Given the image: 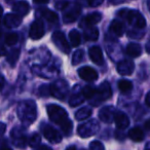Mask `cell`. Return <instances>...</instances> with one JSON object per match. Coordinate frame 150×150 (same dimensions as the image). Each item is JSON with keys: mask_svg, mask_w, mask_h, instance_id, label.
Returning <instances> with one entry per match:
<instances>
[{"mask_svg": "<svg viewBox=\"0 0 150 150\" xmlns=\"http://www.w3.org/2000/svg\"><path fill=\"white\" fill-rule=\"evenodd\" d=\"M18 116L22 123L25 125H30L35 121L37 117V106L36 103L32 100L22 101L18 105Z\"/></svg>", "mask_w": 150, "mask_h": 150, "instance_id": "obj_1", "label": "cell"}, {"mask_svg": "<svg viewBox=\"0 0 150 150\" xmlns=\"http://www.w3.org/2000/svg\"><path fill=\"white\" fill-rule=\"evenodd\" d=\"M118 16L122 19L127 20L132 26L142 29L146 27V20L138 11H132V9H121L118 11Z\"/></svg>", "mask_w": 150, "mask_h": 150, "instance_id": "obj_2", "label": "cell"}, {"mask_svg": "<svg viewBox=\"0 0 150 150\" xmlns=\"http://www.w3.org/2000/svg\"><path fill=\"white\" fill-rule=\"evenodd\" d=\"M46 111H47L48 117H50V120L56 123V125H59L60 127L64 125L69 119L66 110L64 108H62L61 106H59V105L56 104L47 105Z\"/></svg>", "mask_w": 150, "mask_h": 150, "instance_id": "obj_3", "label": "cell"}, {"mask_svg": "<svg viewBox=\"0 0 150 150\" xmlns=\"http://www.w3.org/2000/svg\"><path fill=\"white\" fill-rule=\"evenodd\" d=\"M111 96H112V90H111L110 84L109 82L104 81L98 88H96V93L92 100H90V103L93 106H98L102 102L110 99Z\"/></svg>", "mask_w": 150, "mask_h": 150, "instance_id": "obj_4", "label": "cell"}, {"mask_svg": "<svg viewBox=\"0 0 150 150\" xmlns=\"http://www.w3.org/2000/svg\"><path fill=\"white\" fill-rule=\"evenodd\" d=\"M100 129V125L96 119H91L78 127L77 133L81 138H90L96 135Z\"/></svg>", "mask_w": 150, "mask_h": 150, "instance_id": "obj_5", "label": "cell"}, {"mask_svg": "<svg viewBox=\"0 0 150 150\" xmlns=\"http://www.w3.org/2000/svg\"><path fill=\"white\" fill-rule=\"evenodd\" d=\"M69 86L64 79H59L54 81L52 86H50V96L59 99V100H65L68 95Z\"/></svg>", "mask_w": 150, "mask_h": 150, "instance_id": "obj_6", "label": "cell"}, {"mask_svg": "<svg viewBox=\"0 0 150 150\" xmlns=\"http://www.w3.org/2000/svg\"><path fill=\"white\" fill-rule=\"evenodd\" d=\"M11 138L13 141V145L18 148H25L28 143V138L27 134H26V129L21 127H16L13 129L11 133Z\"/></svg>", "mask_w": 150, "mask_h": 150, "instance_id": "obj_7", "label": "cell"}, {"mask_svg": "<svg viewBox=\"0 0 150 150\" xmlns=\"http://www.w3.org/2000/svg\"><path fill=\"white\" fill-rule=\"evenodd\" d=\"M52 41H54V45L62 52H64V54H69L70 52V45H69L68 40H67L66 36L64 35L63 32H54V34H52Z\"/></svg>", "mask_w": 150, "mask_h": 150, "instance_id": "obj_8", "label": "cell"}, {"mask_svg": "<svg viewBox=\"0 0 150 150\" xmlns=\"http://www.w3.org/2000/svg\"><path fill=\"white\" fill-rule=\"evenodd\" d=\"M41 129H42V133H43L44 138L48 142H50V143L58 144L62 141V136H61V134L54 127H50L48 125H42Z\"/></svg>", "mask_w": 150, "mask_h": 150, "instance_id": "obj_9", "label": "cell"}, {"mask_svg": "<svg viewBox=\"0 0 150 150\" xmlns=\"http://www.w3.org/2000/svg\"><path fill=\"white\" fill-rule=\"evenodd\" d=\"M44 35V26L40 20L33 22L30 27V32L29 36L31 39L33 40H39L40 38H42Z\"/></svg>", "mask_w": 150, "mask_h": 150, "instance_id": "obj_10", "label": "cell"}, {"mask_svg": "<svg viewBox=\"0 0 150 150\" xmlns=\"http://www.w3.org/2000/svg\"><path fill=\"white\" fill-rule=\"evenodd\" d=\"M78 75L81 79L86 81H95L98 79V73L92 67L84 66L78 69Z\"/></svg>", "mask_w": 150, "mask_h": 150, "instance_id": "obj_11", "label": "cell"}, {"mask_svg": "<svg viewBox=\"0 0 150 150\" xmlns=\"http://www.w3.org/2000/svg\"><path fill=\"white\" fill-rule=\"evenodd\" d=\"M102 19V15L100 13H93L88 15L86 17H84L83 19L80 21L79 26L81 28H88L93 27V25L99 23Z\"/></svg>", "mask_w": 150, "mask_h": 150, "instance_id": "obj_12", "label": "cell"}, {"mask_svg": "<svg viewBox=\"0 0 150 150\" xmlns=\"http://www.w3.org/2000/svg\"><path fill=\"white\" fill-rule=\"evenodd\" d=\"M80 13H81L80 6L78 5L71 6L70 8L65 11L64 16H63V21L65 23H72V22L76 21V19L80 16Z\"/></svg>", "mask_w": 150, "mask_h": 150, "instance_id": "obj_13", "label": "cell"}, {"mask_svg": "<svg viewBox=\"0 0 150 150\" xmlns=\"http://www.w3.org/2000/svg\"><path fill=\"white\" fill-rule=\"evenodd\" d=\"M115 109L112 106H105L99 112V118L105 123H110L113 121L115 114Z\"/></svg>", "mask_w": 150, "mask_h": 150, "instance_id": "obj_14", "label": "cell"}, {"mask_svg": "<svg viewBox=\"0 0 150 150\" xmlns=\"http://www.w3.org/2000/svg\"><path fill=\"white\" fill-rule=\"evenodd\" d=\"M134 69H135V64L129 60H122L117 65V71L119 74L123 76L131 75L134 72Z\"/></svg>", "mask_w": 150, "mask_h": 150, "instance_id": "obj_15", "label": "cell"}, {"mask_svg": "<svg viewBox=\"0 0 150 150\" xmlns=\"http://www.w3.org/2000/svg\"><path fill=\"white\" fill-rule=\"evenodd\" d=\"M36 16L38 18H42V19L46 20L47 22L52 24H54L58 22L59 18H58V15L54 11H52L50 9H47V8H44V7H41V8L37 9L36 11Z\"/></svg>", "mask_w": 150, "mask_h": 150, "instance_id": "obj_16", "label": "cell"}, {"mask_svg": "<svg viewBox=\"0 0 150 150\" xmlns=\"http://www.w3.org/2000/svg\"><path fill=\"white\" fill-rule=\"evenodd\" d=\"M113 120H114L115 125H116V127H118L119 129H127L129 125V117H127V115L125 114L123 112H121V111H116V112H115Z\"/></svg>", "mask_w": 150, "mask_h": 150, "instance_id": "obj_17", "label": "cell"}, {"mask_svg": "<svg viewBox=\"0 0 150 150\" xmlns=\"http://www.w3.org/2000/svg\"><path fill=\"white\" fill-rule=\"evenodd\" d=\"M3 23L8 28H17L22 24V18L16 13H7L3 18Z\"/></svg>", "mask_w": 150, "mask_h": 150, "instance_id": "obj_18", "label": "cell"}, {"mask_svg": "<svg viewBox=\"0 0 150 150\" xmlns=\"http://www.w3.org/2000/svg\"><path fill=\"white\" fill-rule=\"evenodd\" d=\"M88 54L90 58L95 64L97 65H102L104 63V58H103V52L99 46H92L88 50Z\"/></svg>", "mask_w": 150, "mask_h": 150, "instance_id": "obj_19", "label": "cell"}, {"mask_svg": "<svg viewBox=\"0 0 150 150\" xmlns=\"http://www.w3.org/2000/svg\"><path fill=\"white\" fill-rule=\"evenodd\" d=\"M13 11L16 15L20 16L22 18L30 11V5L27 1H18L13 4Z\"/></svg>", "mask_w": 150, "mask_h": 150, "instance_id": "obj_20", "label": "cell"}, {"mask_svg": "<svg viewBox=\"0 0 150 150\" xmlns=\"http://www.w3.org/2000/svg\"><path fill=\"white\" fill-rule=\"evenodd\" d=\"M129 138L131 140H133L134 142H141L144 140V132L142 131V129L140 127H133L129 131Z\"/></svg>", "mask_w": 150, "mask_h": 150, "instance_id": "obj_21", "label": "cell"}, {"mask_svg": "<svg viewBox=\"0 0 150 150\" xmlns=\"http://www.w3.org/2000/svg\"><path fill=\"white\" fill-rule=\"evenodd\" d=\"M83 37L86 41H96L99 38V30L95 27H88L83 32Z\"/></svg>", "mask_w": 150, "mask_h": 150, "instance_id": "obj_22", "label": "cell"}, {"mask_svg": "<svg viewBox=\"0 0 150 150\" xmlns=\"http://www.w3.org/2000/svg\"><path fill=\"white\" fill-rule=\"evenodd\" d=\"M142 48L138 43H129L127 46V54L133 58H137L141 54Z\"/></svg>", "mask_w": 150, "mask_h": 150, "instance_id": "obj_23", "label": "cell"}, {"mask_svg": "<svg viewBox=\"0 0 150 150\" xmlns=\"http://www.w3.org/2000/svg\"><path fill=\"white\" fill-rule=\"evenodd\" d=\"M92 112L93 111L90 107H82L79 110L76 111V113H75V118L79 121L84 120V119L88 118V117L92 115Z\"/></svg>", "mask_w": 150, "mask_h": 150, "instance_id": "obj_24", "label": "cell"}, {"mask_svg": "<svg viewBox=\"0 0 150 150\" xmlns=\"http://www.w3.org/2000/svg\"><path fill=\"white\" fill-rule=\"evenodd\" d=\"M84 97L82 95V93H74V94L71 96L70 100H69V104L71 107H76L79 106L80 104L84 102Z\"/></svg>", "mask_w": 150, "mask_h": 150, "instance_id": "obj_25", "label": "cell"}, {"mask_svg": "<svg viewBox=\"0 0 150 150\" xmlns=\"http://www.w3.org/2000/svg\"><path fill=\"white\" fill-rule=\"evenodd\" d=\"M110 31L116 36H122L123 35V25L119 21H112L110 25Z\"/></svg>", "mask_w": 150, "mask_h": 150, "instance_id": "obj_26", "label": "cell"}, {"mask_svg": "<svg viewBox=\"0 0 150 150\" xmlns=\"http://www.w3.org/2000/svg\"><path fill=\"white\" fill-rule=\"evenodd\" d=\"M19 57H20V50L19 48H13V50L7 54L6 61L11 66H15L16 63L19 60Z\"/></svg>", "mask_w": 150, "mask_h": 150, "instance_id": "obj_27", "label": "cell"}, {"mask_svg": "<svg viewBox=\"0 0 150 150\" xmlns=\"http://www.w3.org/2000/svg\"><path fill=\"white\" fill-rule=\"evenodd\" d=\"M118 88L121 93L127 94V93L132 92V90H133V83H132L129 80L121 79V80H119V82H118Z\"/></svg>", "mask_w": 150, "mask_h": 150, "instance_id": "obj_28", "label": "cell"}, {"mask_svg": "<svg viewBox=\"0 0 150 150\" xmlns=\"http://www.w3.org/2000/svg\"><path fill=\"white\" fill-rule=\"evenodd\" d=\"M69 39L73 46H78L81 42V35L77 30H71L69 33Z\"/></svg>", "mask_w": 150, "mask_h": 150, "instance_id": "obj_29", "label": "cell"}, {"mask_svg": "<svg viewBox=\"0 0 150 150\" xmlns=\"http://www.w3.org/2000/svg\"><path fill=\"white\" fill-rule=\"evenodd\" d=\"M40 142H41V137H40L37 133H33L28 138V144H29V146L32 148H35V147H37V146H39Z\"/></svg>", "mask_w": 150, "mask_h": 150, "instance_id": "obj_30", "label": "cell"}, {"mask_svg": "<svg viewBox=\"0 0 150 150\" xmlns=\"http://www.w3.org/2000/svg\"><path fill=\"white\" fill-rule=\"evenodd\" d=\"M82 95H83L84 99L86 100H92L93 97H94L95 93H96V88L95 86H88L82 90Z\"/></svg>", "mask_w": 150, "mask_h": 150, "instance_id": "obj_31", "label": "cell"}, {"mask_svg": "<svg viewBox=\"0 0 150 150\" xmlns=\"http://www.w3.org/2000/svg\"><path fill=\"white\" fill-rule=\"evenodd\" d=\"M83 57H84L83 50H76V52H74V54H73V57H72V64L73 65H77V64H79V63H81L82 60H83Z\"/></svg>", "mask_w": 150, "mask_h": 150, "instance_id": "obj_32", "label": "cell"}, {"mask_svg": "<svg viewBox=\"0 0 150 150\" xmlns=\"http://www.w3.org/2000/svg\"><path fill=\"white\" fill-rule=\"evenodd\" d=\"M61 129L63 131L64 135L70 136L71 134H72V129H73V123H72V121H71L70 119H68V120H67L66 122L64 123V125H61Z\"/></svg>", "mask_w": 150, "mask_h": 150, "instance_id": "obj_33", "label": "cell"}, {"mask_svg": "<svg viewBox=\"0 0 150 150\" xmlns=\"http://www.w3.org/2000/svg\"><path fill=\"white\" fill-rule=\"evenodd\" d=\"M18 41H19V36L17 33H9L5 37V42L8 45H15L18 43Z\"/></svg>", "mask_w": 150, "mask_h": 150, "instance_id": "obj_34", "label": "cell"}, {"mask_svg": "<svg viewBox=\"0 0 150 150\" xmlns=\"http://www.w3.org/2000/svg\"><path fill=\"white\" fill-rule=\"evenodd\" d=\"M90 150H105V147L102 142L100 141H93L90 144Z\"/></svg>", "mask_w": 150, "mask_h": 150, "instance_id": "obj_35", "label": "cell"}, {"mask_svg": "<svg viewBox=\"0 0 150 150\" xmlns=\"http://www.w3.org/2000/svg\"><path fill=\"white\" fill-rule=\"evenodd\" d=\"M39 94L41 96H50V86H46V84H43V86H40L39 88Z\"/></svg>", "mask_w": 150, "mask_h": 150, "instance_id": "obj_36", "label": "cell"}, {"mask_svg": "<svg viewBox=\"0 0 150 150\" xmlns=\"http://www.w3.org/2000/svg\"><path fill=\"white\" fill-rule=\"evenodd\" d=\"M103 1H104V0H88V3L90 6L97 7V6H99V5L102 4Z\"/></svg>", "mask_w": 150, "mask_h": 150, "instance_id": "obj_37", "label": "cell"}, {"mask_svg": "<svg viewBox=\"0 0 150 150\" xmlns=\"http://www.w3.org/2000/svg\"><path fill=\"white\" fill-rule=\"evenodd\" d=\"M68 5H69L68 1H65V0H63V1H60L59 3H57V8L64 9L65 7H68Z\"/></svg>", "mask_w": 150, "mask_h": 150, "instance_id": "obj_38", "label": "cell"}, {"mask_svg": "<svg viewBox=\"0 0 150 150\" xmlns=\"http://www.w3.org/2000/svg\"><path fill=\"white\" fill-rule=\"evenodd\" d=\"M6 131V125L3 122H0V135H3Z\"/></svg>", "mask_w": 150, "mask_h": 150, "instance_id": "obj_39", "label": "cell"}, {"mask_svg": "<svg viewBox=\"0 0 150 150\" xmlns=\"http://www.w3.org/2000/svg\"><path fill=\"white\" fill-rule=\"evenodd\" d=\"M5 54H6V50H5L4 45L2 43H0V57L4 56Z\"/></svg>", "mask_w": 150, "mask_h": 150, "instance_id": "obj_40", "label": "cell"}, {"mask_svg": "<svg viewBox=\"0 0 150 150\" xmlns=\"http://www.w3.org/2000/svg\"><path fill=\"white\" fill-rule=\"evenodd\" d=\"M4 84H5V79H4V77L3 76H1L0 75V91L2 90L3 88V86H4Z\"/></svg>", "mask_w": 150, "mask_h": 150, "instance_id": "obj_41", "label": "cell"}, {"mask_svg": "<svg viewBox=\"0 0 150 150\" xmlns=\"http://www.w3.org/2000/svg\"><path fill=\"white\" fill-rule=\"evenodd\" d=\"M34 3H37V4H45V3L50 2V0H33Z\"/></svg>", "mask_w": 150, "mask_h": 150, "instance_id": "obj_42", "label": "cell"}, {"mask_svg": "<svg viewBox=\"0 0 150 150\" xmlns=\"http://www.w3.org/2000/svg\"><path fill=\"white\" fill-rule=\"evenodd\" d=\"M36 150H52V149L50 147H48V146H46V145H42V146H39V147H38Z\"/></svg>", "mask_w": 150, "mask_h": 150, "instance_id": "obj_43", "label": "cell"}, {"mask_svg": "<svg viewBox=\"0 0 150 150\" xmlns=\"http://www.w3.org/2000/svg\"><path fill=\"white\" fill-rule=\"evenodd\" d=\"M149 97H150V93H147L145 97V103H146V106L149 107L150 106V103H149Z\"/></svg>", "mask_w": 150, "mask_h": 150, "instance_id": "obj_44", "label": "cell"}, {"mask_svg": "<svg viewBox=\"0 0 150 150\" xmlns=\"http://www.w3.org/2000/svg\"><path fill=\"white\" fill-rule=\"evenodd\" d=\"M66 150H77V149H76V147H75L74 145H71V146H69L68 148H66Z\"/></svg>", "mask_w": 150, "mask_h": 150, "instance_id": "obj_45", "label": "cell"}, {"mask_svg": "<svg viewBox=\"0 0 150 150\" xmlns=\"http://www.w3.org/2000/svg\"><path fill=\"white\" fill-rule=\"evenodd\" d=\"M146 52H147V54H149V42L146 43Z\"/></svg>", "mask_w": 150, "mask_h": 150, "instance_id": "obj_46", "label": "cell"}, {"mask_svg": "<svg viewBox=\"0 0 150 150\" xmlns=\"http://www.w3.org/2000/svg\"><path fill=\"white\" fill-rule=\"evenodd\" d=\"M149 122H150V121H149V120H147V121H146V123H145V127H146V129H149Z\"/></svg>", "mask_w": 150, "mask_h": 150, "instance_id": "obj_47", "label": "cell"}, {"mask_svg": "<svg viewBox=\"0 0 150 150\" xmlns=\"http://www.w3.org/2000/svg\"><path fill=\"white\" fill-rule=\"evenodd\" d=\"M2 13H3V9H2V7H1V5H0V20L2 18Z\"/></svg>", "mask_w": 150, "mask_h": 150, "instance_id": "obj_48", "label": "cell"}, {"mask_svg": "<svg viewBox=\"0 0 150 150\" xmlns=\"http://www.w3.org/2000/svg\"><path fill=\"white\" fill-rule=\"evenodd\" d=\"M0 150H13V149L9 147H2V148H0Z\"/></svg>", "mask_w": 150, "mask_h": 150, "instance_id": "obj_49", "label": "cell"}, {"mask_svg": "<svg viewBox=\"0 0 150 150\" xmlns=\"http://www.w3.org/2000/svg\"><path fill=\"white\" fill-rule=\"evenodd\" d=\"M145 150H149V143L146 144V146H145Z\"/></svg>", "mask_w": 150, "mask_h": 150, "instance_id": "obj_50", "label": "cell"}]
</instances>
